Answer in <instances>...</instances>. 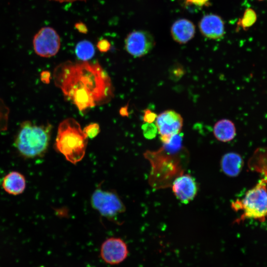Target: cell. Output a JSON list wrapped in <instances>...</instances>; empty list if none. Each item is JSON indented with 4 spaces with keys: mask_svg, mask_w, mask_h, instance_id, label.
<instances>
[{
    "mask_svg": "<svg viewBox=\"0 0 267 267\" xmlns=\"http://www.w3.org/2000/svg\"><path fill=\"white\" fill-rule=\"evenodd\" d=\"M53 78L64 97L82 113L114 96L111 79L97 62L65 61L55 68Z\"/></svg>",
    "mask_w": 267,
    "mask_h": 267,
    "instance_id": "cell-1",
    "label": "cell"
},
{
    "mask_svg": "<svg viewBox=\"0 0 267 267\" xmlns=\"http://www.w3.org/2000/svg\"><path fill=\"white\" fill-rule=\"evenodd\" d=\"M52 129L49 123L38 125L29 120L23 122L14 139L17 150L26 158L43 156L48 147Z\"/></svg>",
    "mask_w": 267,
    "mask_h": 267,
    "instance_id": "cell-2",
    "label": "cell"
},
{
    "mask_svg": "<svg viewBox=\"0 0 267 267\" xmlns=\"http://www.w3.org/2000/svg\"><path fill=\"white\" fill-rule=\"evenodd\" d=\"M88 140L80 124L73 118H68L59 124L54 147L68 161L75 165L84 157Z\"/></svg>",
    "mask_w": 267,
    "mask_h": 267,
    "instance_id": "cell-3",
    "label": "cell"
},
{
    "mask_svg": "<svg viewBox=\"0 0 267 267\" xmlns=\"http://www.w3.org/2000/svg\"><path fill=\"white\" fill-rule=\"evenodd\" d=\"M234 209L243 211L242 217L257 220L267 217V189L266 181L262 180L249 189L241 201L235 202Z\"/></svg>",
    "mask_w": 267,
    "mask_h": 267,
    "instance_id": "cell-4",
    "label": "cell"
},
{
    "mask_svg": "<svg viewBox=\"0 0 267 267\" xmlns=\"http://www.w3.org/2000/svg\"><path fill=\"white\" fill-rule=\"evenodd\" d=\"M90 202L92 207L101 216L109 219L115 218L126 210L125 205L116 193L100 188L92 193Z\"/></svg>",
    "mask_w": 267,
    "mask_h": 267,
    "instance_id": "cell-5",
    "label": "cell"
},
{
    "mask_svg": "<svg viewBox=\"0 0 267 267\" xmlns=\"http://www.w3.org/2000/svg\"><path fill=\"white\" fill-rule=\"evenodd\" d=\"M61 45L60 37L53 28H41L34 35L33 45L35 53L43 57H50L56 55Z\"/></svg>",
    "mask_w": 267,
    "mask_h": 267,
    "instance_id": "cell-6",
    "label": "cell"
},
{
    "mask_svg": "<svg viewBox=\"0 0 267 267\" xmlns=\"http://www.w3.org/2000/svg\"><path fill=\"white\" fill-rule=\"evenodd\" d=\"M155 121L163 143L168 142L174 136L179 134L183 126L182 117L173 110L161 112L157 115Z\"/></svg>",
    "mask_w": 267,
    "mask_h": 267,
    "instance_id": "cell-7",
    "label": "cell"
},
{
    "mask_svg": "<svg viewBox=\"0 0 267 267\" xmlns=\"http://www.w3.org/2000/svg\"><path fill=\"white\" fill-rule=\"evenodd\" d=\"M156 44L153 36L143 30H135L129 33L125 40L126 51L134 57H140L148 53Z\"/></svg>",
    "mask_w": 267,
    "mask_h": 267,
    "instance_id": "cell-8",
    "label": "cell"
},
{
    "mask_svg": "<svg viewBox=\"0 0 267 267\" xmlns=\"http://www.w3.org/2000/svg\"><path fill=\"white\" fill-rule=\"evenodd\" d=\"M126 242L118 237H110L102 243L100 256L103 261L110 265H117L124 262L129 255Z\"/></svg>",
    "mask_w": 267,
    "mask_h": 267,
    "instance_id": "cell-9",
    "label": "cell"
},
{
    "mask_svg": "<svg viewBox=\"0 0 267 267\" xmlns=\"http://www.w3.org/2000/svg\"><path fill=\"white\" fill-rule=\"evenodd\" d=\"M172 187L176 198L184 204L191 201L198 191L196 181L188 174H182L176 178L173 182Z\"/></svg>",
    "mask_w": 267,
    "mask_h": 267,
    "instance_id": "cell-10",
    "label": "cell"
},
{
    "mask_svg": "<svg viewBox=\"0 0 267 267\" xmlns=\"http://www.w3.org/2000/svg\"><path fill=\"white\" fill-rule=\"evenodd\" d=\"M199 27L201 34L210 39H220L225 32L223 20L214 14L204 15L199 22Z\"/></svg>",
    "mask_w": 267,
    "mask_h": 267,
    "instance_id": "cell-11",
    "label": "cell"
},
{
    "mask_svg": "<svg viewBox=\"0 0 267 267\" xmlns=\"http://www.w3.org/2000/svg\"><path fill=\"white\" fill-rule=\"evenodd\" d=\"M195 33L194 24L186 19H179L176 21L171 28V34L174 40L183 44L191 40Z\"/></svg>",
    "mask_w": 267,
    "mask_h": 267,
    "instance_id": "cell-12",
    "label": "cell"
},
{
    "mask_svg": "<svg viewBox=\"0 0 267 267\" xmlns=\"http://www.w3.org/2000/svg\"><path fill=\"white\" fill-rule=\"evenodd\" d=\"M243 164V160L241 155L233 152L224 154L221 160L222 172L230 177L237 176L241 172Z\"/></svg>",
    "mask_w": 267,
    "mask_h": 267,
    "instance_id": "cell-13",
    "label": "cell"
},
{
    "mask_svg": "<svg viewBox=\"0 0 267 267\" xmlns=\"http://www.w3.org/2000/svg\"><path fill=\"white\" fill-rule=\"evenodd\" d=\"M2 186L8 194L14 195L20 194L25 189V178L19 172H11L3 178Z\"/></svg>",
    "mask_w": 267,
    "mask_h": 267,
    "instance_id": "cell-14",
    "label": "cell"
},
{
    "mask_svg": "<svg viewBox=\"0 0 267 267\" xmlns=\"http://www.w3.org/2000/svg\"><path fill=\"white\" fill-rule=\"evenodd\" d=\"M213 134L220 141L223 142L230 141L236 135L235 126L230 120L227 119L220 120L214 125Z\"/></svg>",
    "mask_w": 267,
    "mask_h": 267,
    "instance_id": "cell-15",
    "label": "cell"
},
{
    "mask_svg": "<svg viewBox=\"0 0 267 267\" xmlns=\"http://www.w3.org/2000/svg\"><path fill=\"white\" fill-rule=\"evenodd\" d=\"M75 53L81 61H88L92 58L95 54L94 46L88 40L81 41L76 45Z\"/></svg>",
    "mask_w": 267,
    "mask_h": 267,
    "instance_id": "cell-16",
    "label": "cell"
},
{
    "mask_svg": "<svg viewBox=\"0 0 267 267\" xmlns=\"http://www.w3.org/2000/svg\"><path fill=\"white\" fill-rule=\"evenodd\" d=\"M9 112L8 106L0 98V133L7 129Z\"/></svg>",
    "mask_w": 267,
    "mask_h": 267,
    "instance_id": "cell-17",
    "label": "cell"
},
{
    "mask_svg": "<svg viewBox=\"0 0 267 267\" xmlns=\"http://www.w3.org/2000/svg\"><path fill=\"white\" fill-rule=\"evenodd\" d=\"M256 16L255 12L251 9H248L244 13L243 17L237 23L238 26H241L245 29L251 26L256 21Z\"/></svg>",
    "mask_w": 267,
    "mask_h": 267,
    "instance_id": "cell-18",
    "label": "cell"
},
{
    "mask_svg": "<svg viewBox=\"0 0 267 267\" xmlns=\"http://www.w3.org/2000/svg\"><path fill=\"white\" fill-rule=\"evenodd\" d=\"M83 131L88 138H93L99 133L100 127L97 123H90L86 126Z\"/></svg>",
    "mask_w": 267,
    "mask_h": 267,
    "instance_id": "cell-19",
    "label": "cell"
},
{
    "mask_svg": "<svg viewBox=\"0 0 267 267\" xmlns=\"http://www.w3.org/2000/svg\"><path fill=\"white\" fill-rule=\"evenodd\" d=\"M144 136L147 139H151L155 136L157 130L155 126L152 123H146L142 126Z\"/></svg>",
    "mask_w": 267,
    "mask_h": 267,
    "instance_id": "cell-20",
    "label": "cell"
},
{
    "mask_svg": "<svg viewBox=\"0 0 267 267\" xmlns=\"http://www.w3.org/2000/svg\"><path fill=\"white\" fill-rule=\"evenodd\" d=\"M96 47L100 52H106L110 49L111 44L107 40L102 39L98 41Z\"/></svg>",
    "mask_w": 267,
    "mask_h": 267,
    "instance_id": "cell-21",
    "label": "cell"
},
{
    "mask_svg": "<svg viewBox=\"0 0 267 267\" xmlns=\"http://www.w3.org/2000/svg\"><path fill=\"white\" fill-rule=\"evenodd\" d=\"M143 121L145 123H153L157 116L154 112L149 109L144 110Z\"/></svg>",
    "mask_w": 267,
    "mask_h": 267,
    "instance_id": "cell-22",
    "label": "cell"
},
{
    "mask_svg": "<svg viewBox=\"0 0 267 267\" xmlns=\"http://www.w3.org/2000/svg\"><path fill=\"white\" fill-rule=\"evenodd\" d=\"M211 0H185L186 4L197 7L206 6L209 5Z\"/></svg>",
    "mask_w": 267,
    "mask_h": 267,
    "instance_id": "cell-23",
    "label": "cell"
},
{
    "mask_svg": "<svg viewBox=\"0 0 267 267\" xmlns=\"http://www.w3.org/2000/svg\"><path fill=\"white\" fill-rule=\"evenodd\" d=\"M50 73L47 71H44L41 73V80L44 84L50 82Z\"/></svg>",
    "mask_w": 267,
    "mask_h": 267,
    "instance_id": "cell-24",
    "label": "cell"
},
{
    "mask_svg": "<svg viewBox=\"0 0 267 267\" xmlns=\"http://www.w3.org/2000/svg\"><path fill=\"white\" fill-rule=\"evenodd\" d=\"M75 27L79 32L83 34H86L88 31L87 26L82 22L76 23Z\"/></svg>",
    "mask_w": 267,
    "mask_h": 267,
    "instance_id": "cell-25",
    "label": "cell"
},
{
    "mask_svg": "<svg viewBox=\"0 0 267 267\" xmlns=\"http://www.w3.org/2000/svg\"><path fill=\"white\" fill-rule=\"evenodd\" d=\"M128 107L127 106H125V107H122L120 110V113L121 115H122L123 116H126L128 115Z\"/></svg>",
    "mask_w": 267,
    "mask_h": 267,
    "instance_id": "cell-26",
    "label": "cell"
},
{
    "mask_svg": "<svg viewBox=\"0 0 267 267\" xmlns=\"http://www.w3.org/2000/svg\"><path fill=\"white\" fill-rule=\"evenodd\" d=\"M52 0V1H54L62 3V2H72L77 1H87L88 0Z\"/></svg>",
    "mask_w": 267,
    "mask_h": 267,
    "instance_id": "cell-27",
    "label": "cell"
},
{
    "mask_svg": "<svg viewBox=\"0 0 267 267\" xmlns=\"http://www.w3.org/2000/svg\"></svg>",
    "mask_w": 267,
    "mask_h": 267,
    "instance_id": "cell-28",
    "label": "cell"
}]
</instances>
